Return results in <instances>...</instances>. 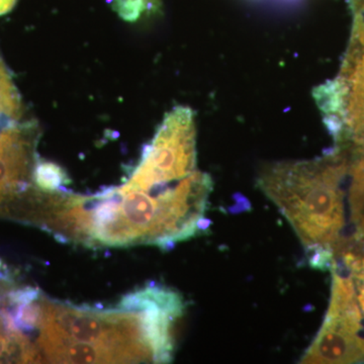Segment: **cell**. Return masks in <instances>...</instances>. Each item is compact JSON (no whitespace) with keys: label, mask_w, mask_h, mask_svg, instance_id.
I'll return each instance as SVG.
<instances>
[{"label":"cell","mask_w":364,"mask_h":364,"mask_svg":"<svg viewBox=\"0 0 364 364\" xmlns=\"http://www.w3.org/2000/svg\"><path fill=\"white\" fill-rule=\"evenodd\" d=\"M1 267H2V261H1V259H0V269H1Z\"/></svg>","instance_id":"14"},{"label":"cell","mask_w":364,"mask_h":364,"mask_svg":"<svg viewBox=\"0 0 364 364\" xmlns=\"http://www.w3.org/2000/svg\"><path fill=\"white\" fill-rule=\"evenodd\" d=\"M112 7L126 20L134 21L147 11H154L159 0H111Z\"/></svg>","instance_id":"10"},{"label":"cell","mask_w":364,"mask_h":364,"mask_svg":"<svg viewBox=\"0 0 364 364\" xmlns=\"http://www.w3.org/2000/svg\"><path fill=\"white\" fill-rule=\"evenodd\" d=\"M363 6H364V4H363ZM354 9H355V7H354Z\"/></svg>","instance_id":"15"},{"label":"cell","mask_w":364,"mask_h":364,"mask_svg":"<svg viewBox=\"0 0 364 364\" xmlns=\"http://www.w3.org/2000/svg\"><path fill=\"white\" fill-rule=\"evenodd\" d=\"M40 289L36 287H26L21 289H14L6 294L7 301L9 305H23L30 304L40 298Z\"/></svg>","instance_id":"11"},{"label":"cell","mask_w":364,"mask_h":364,"mask_svg":"<svg viewBox=\"0 0 364 364\" xmlns=\"http://www.w3.org/2000/svg\"><path fill=\"white\" fill-rule=\"evenodd\" d=\"M16 1L18 0H0V16L9 13L16 6Z\"/></svg>","instance_id":"13"},{"label":"cell","mask_w":364,"mask_h":364,"mask_svg":"<svg viewBox=\"0 0 364 364\" xmlns=\"http://www.w3.org/2000/svg\"><path fill=\"white\" fill-rule=\"evenodd\" d=\"M35 345L50 363H167L173 354L172 326L184 311L181 296L149 287L128 294L124 306L100 311L40 296Z\"/></svg>","instance_id":"2"},{"label":"cell","mask_w":364,"mask_h":364,"mask_svg":"<svg viewBox=\"0 0 364 364\" xmlns=\"http://www.w3.org/2000/svg\"><path fill=\"white\" fill-rule=\"evenodd\" d=\"M348 196L353 233L350 240L345 241V247L364 253V188L349 186Z\"/></svg>","instance_id":"7"},{"label":"cell","mask_w":364,"mask_h":364,"mask_svg":"<svg viewBox=\"0 0 364 364\" xmlns=\"http://www.w3.org/2000/svg\"><path fill=\"white\" fill-rule=\"evenodd\" d=\"M350 164L347 151L337 147L317 159L267 165L258 177L260 191L291 224L315 269H331L343 244V183Z\"/></svg>","instance_id":"3"},{"label":"cell","mask_w":364,"mask_h":364,"mask_svg":"<svg viewBox=\"0 0 364 364\" xmlns=\"http://www.w3.org/2000/svg\"><path fill=\"white\" fill-rule=\"evenodd\" d=\"M350 184L364 188V155L354 157L353 162H351L350 168Z\"/></svg>","instance_id":"12"},{"label":"cell","mask_w":364,"mask_h":364,"mask_svg":"<svg viewBox=\"0 0 364 364\" xmlns=\"http://www.w3.org/2000/svg\"><path fill=\"white\" fill-rule=\"evenodd\" d=\"M23 104L13 76L0 55V124L20 122Z\"/></svg>","instance_id":"6"},{"label":"cell","mask_w":364,"mask_h":364,"mask_svg":"<svg viewBox=\"0 0 364 364\" xmlns=\"http://www.w3.org/2000/svg\"><path fill=\"white\" fill-rule=\"evenodd\" d=\"M33 181L40 191L54 193L61 191L62 186L68 182L63 169L50 162L37 161L33 169Z\"/></svg>","instance_id":"9"},{"label":"cell","mask_w":364,"mask_h":364,"mask_svg":"<svg viewBox=\"0 0 364 364\" xmlns=\"http://www.w3.org/2000/svg\"><path fill=\"white\" fill-rule=\"evenodd\" d=\"M213 182L196 171L181 183L145 189L127 181L91 196L53 195L45 228L62 243L87 247H172L207 229Z\"/></svg>","instance_id":"1"},{"label":"cell","mask_w":364,"mask_h":364,"mask_svg":"<svg viewBox=\"0 0 364 364\" xmlns=\"http://www.w3.org/2000/svg\"><path fill=\"white\" fill-rule=\"evenodd\" d=\"M336 259L350 275L364 317V253L345 249L337 255Z\"/></svg>","instance_id":"8"},{"label":"cell","mask_w":364,"mask_h":364,"mask_svg":"<svg viewBox=\"0 0 364 364\" xmlns=\"http://www.w3.org/2000/svg\"><path fill=\"white\" fill-rule=\"evenodd\" d=\"M316 102L337 147L364 154V14H356L338 77L316 88Z\"/></svg>","instance_id":"4"},{"label":"cell","mask_w":364,"mask_h":364,"mask_svg":"<svg viewBox=\"0 0 364 364\" xmlns=\"http://www.w3.org/2000/svg\"><path fill=\"white\" fill-rule=\"evenodd\" d=\"M329 308L301 363H364V317L350 275L339 261L331 268Z\"/></svg>","instance_id":"5"}]
</instances>
